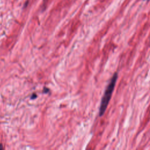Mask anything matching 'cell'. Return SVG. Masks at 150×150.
Returning a JSON list of instances; mask_svg holds the SVG:
<instances>
[{
  "label": "cell",
  "instance_id": "obj_2",
  "mask_svg": "<svg viewBox=\"0 0 150 150\" xmlns=\"http://www.w3.org/2000/svg\"><path fill=\"white\" fill-rule=\"evenodd\" d=\"M35 97H36V95H35V96H32V97H31V98H34Z\"/></svg>",
  "mask_w": 150,
  "mask_h": 150
},
{
  "label": "cell",
  "instance_id": "obj_1",
  "mask_svg": "<svg viewBox=\"0 0 150 150\" xmlns=\"http://www.w3.org/2000/svg\"><path fill=\"white\" fill-rule=\"evenodd\" d=\"M117 77H118V74L117 73H115V74L111 78L110 83L108 84V85L107 86V87L105 89L104 96H103V98H102V100L101 101V105H100V110H99V115L100 117L102 116L104 114L105 111L107 109V105H108V103L111 97L112 93L114 90V87L115 85V83L117 81Z\"/></svg>",
  "mask_w": 150,
  "mask_h": 150
},
{
  "label": "cell",
  "instance_id": "obj_3",
  "mask_svg": "<svg viewBox=\"0 0 150 150\" xmlns=\"http://www.w3.org/2000/svg\"><path fill=\"white\" fill-rule=\"evenodd\" d=\"M1 148H2V145H0V149H1Z\"/></svg>",
  "mask_w": 150,
  "mask_h": 150
}]
</instances>
